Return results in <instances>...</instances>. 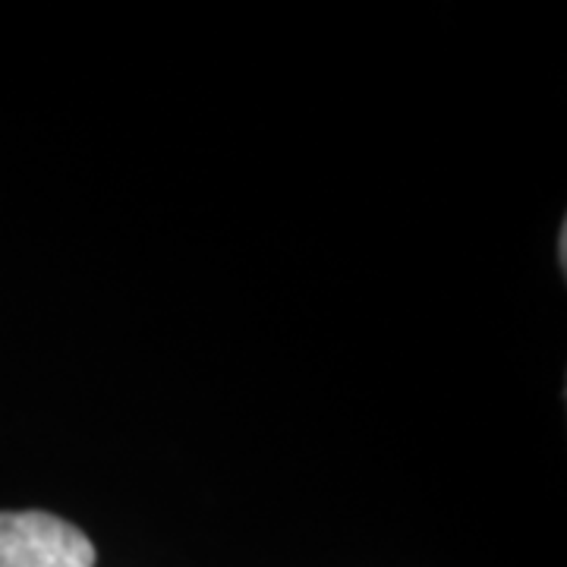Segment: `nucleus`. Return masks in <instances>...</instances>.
<instances>
[{"instance_id":"f257e3e1","label":"nucleus","mask_w":567,"mask_h":567,"mask_svg":"<svg viewBox=\"0 0 567 567\" xmlns=\"http://www.w3.org/2000/svg\"><path fill=\"white\" fill-rule=\"evenodd\" d=\"M0 567H95V546L54 514L0 511Z\"/></svg>"}]
</instances>
